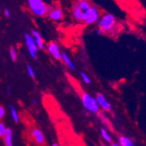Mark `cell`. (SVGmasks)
I'll return each mask as SVG.
<instances>
[{"mask_svg":"<svg viewBox=\"0 0 146 146\" xmlns=\"http://www.w3.org/2000/svg\"><path fill=\"white\" fill-rule=\"evenodd\" d=\"M5 115V109L3 106L0 105V119H2Z\"/></svg>","mask_w":146,"mask_h":146,"instance_id":"cell-22","label":"cell"},{"mask_svg":"<svg viewBox=\"0 0 146 146\" xmlns=\"http://www.w3.org/2000/svg\"><path fill=\"white\" fill-rule=\"evenodd\" d=\"M10 56L11 59L13 61V62H15L17 60V53L16 51H15V48H10Z\"/></svg>","mask_w":146,"mask_h":146,"instance_id":"cell-20","label":"cell"},{"mask_svg":"<svg viewBox=\"0 0 146 146\" xmlns=\"http://www.w3.org/2000/svg\"><path fill=\"white\" fill-rule=\"evenodd\" d=\"M99 29L102 33H109L114 32L116 27V20L113 15L105 13L100 19L97 21Z\"/></svg>","mask_w":146,"mask_h":146,"instance_id":"cell-1","label":"cell"},{"mask_svg":"<svg viewBox=\"0 0 146 146\" xmlns=\"http://www.w3.org/2000/svg\"><path fill=\"white\" fill-rule=\"evenodd\" d=\"M4 143L6 146H13V131L10 128H7L6 132L3 136Z\"/></svg>","mask_w":146,"mask_h":146,"instance_id":"cell-11","label":"cell"},{"mask_svg":"<svg viewBox=\"0 0 146 146\" xmlns=\"http://www.w3.org/2000/svg\"><path fill=\"white\" fill-rule=\"evenodd\" d=\"M28 5L31 12L36 16H45L51 10L50 6L42 0H28Z\"/></svg>","mask_w":146,"mask_h":146,"instance_id":"cell-2","label":"cell"},{"mask_svg":"<svg viewBox=\"0 0 146 146\" xmlns=\"http://www.w3.org/2000/svg\"><path fill=\"white\" fill-rule=\"evenodd\" d=\"M24 38H25L26 45H27V48L28 49L30 56L32 58L35 59V58H36V53L38 51V48H37V45H36L35 40H34L33 36L30 35L29 33H25Z\"/></svg>","mask_w":146,"mask_h":146,"instance_id":"cell-5","label":"cell"},{"mask_svg":"<svg viewBox=\"0 0 146 146\" xmlns=\"http://www.w3.org/2000/svg\"><path fill=\"white\" fill-rule=\"evenodd\" d=\"M96 100L98 102V105L100 108L101 107L103 110H105L106 111H110L111 110V105L110 104L109 102L106 100L105 96L102 94H96Z\"/></svg>","mask_w":146,"mask_h":146,"instance_id":"cell-7","label":"cell"},{"mask_svg":"<svg viewBox=\"0 0 146 146\" xmlns=\"http://www.w3.org/2000/svg\"><path fill=\"white\" fill-rule=\"evenodd\" d=\"M48 17L50 19L53 21H59L61 20L63 17V12L62 10L59 7L55 8L50 10L48 14Z\"/></svg>","mask_w":146,"mask_h":146,"instance_id":"cell-9","label":"cell"},{"mask_svg":"<svg viewBox=\"0 0 146 146\" xmlns=\"http://www.w3.org/2000/svg\"><path fill=\"white\" fill-rule=\"evenodd\" d=\"M10 114H11V116L13 119V121H15V123H18L19 121V116H18V113L17 112L16 109H15V106L14 105H10Z\"/></svg>","mask_w":146,"mask_h":146,"instance_id":"cell-16","label":"cell"},{"mask_svg":"<svg viewBox=\"0 0 146 146\" xmlns=\"http://www.w3.org/2000/svg\"><path fill=\"white\" fill-rule=\"evenodd\" d=\"M32 34L34 40H35V42H36V45H37V48L40 49V50H44L45 45H44L43 40H42V38L40 34L37 31L34 29L32 30Z\"/></svg>","mask_w":146,"mask_h":146,"instance_id":"cell-10","label":"cell"},{"mask_svg":"<svg viewBox=\"0 0 146 146\" xmlns=\"http://www.w3.org/2000/svg\"><path fill=\"white\" fill-rule=\"evenodd\" d=\"M77 2H78L79 7L83 12L88 10L91 7V5L87 0H78Z\"/></svg>","mask_w":146,"mask_h":146,"instance_id":"cell-15","label":"cell"},{"mask_svg":"<svg viewBox=\"0 0 146 146\" xmlns=\"http://www.w3.org/2000/svg\"><path fill=\"white\" fill-rule=\"evenodd\" d=\"M118 144L121 146H134L131 139L125 136H121L118 138Z\"/></svg>","mask_w":146,"mask_h":146,"instance_id":"cell-14","label":"cell"},{"mask_svg":"<svg viewBox=\"0 0 146 146\" xmlns=\"http://www.w3.org/2000/svg\"><path fill=\"white\" fill-rule=\"evenodd\" d=\"M100 133H101L102 137L105 139L107 143H111V142H112L111 137H110V135L108 134V132L106 131V130L105 129L102 128L101 129H100Z\"/></svg>","mask_w":146,"mask_h":146,"instance_id":"cell-17","label":"cell"},{"mask_svg":"<svg viewBox=\"0 0 146 146\" xmlns=\"http://www.w3.org/2000/svg\"><path fill=\"white\" fill-rule=\"evenodd\" d=\"M51 146H59V145H58V143H53V144Z\"/></svg>","mask_w":146,"mask_h":146,"instance_id":"cell-28","label":"cell"},{"mask_svg":"<svg viewBox=\"0 0 146 146\" xmlns=\"http://www.w3.org/2000/svg\"><path fill=\"white\" fill-rule=\"evenodd\" d=\"M83 105L86 110L92 113H98L100 112V106L96 98L93 97L88 93L83 92L81 96Z\"/></svg>","mask_w":146,"mask_h":146,"instance_id":"cell-3","label":"cell"},{"mask_svg":"<svg viewBox=\"0 0 146 146\" xmlns=\"http://www.w3.org/2000/svg\"><path fill=\"white\" fill-rule=\"evenodd\" d=\"M110 146H121L119 144H118V143H112L111 145H110Z\"/></svg>","mask_w":146,"mask_h":146,"instance_id":"cell-27","label":"cell"},{"mask_svg":"<svg viewBox=\"0 0 146 146\" xmlns=\"http://www.w3.org/2000/svg\"><path fill=\"white\" fill-rule=\"evenodd\" d=\"M6 130H7V128L5 125L2 122H0V137H2L5 135Z\"/></svg>","mask_w":146,"mask_h":146,"instance_id":"cell-21","label":"cell"},{"mask_svg":"<svg viewBox=\"0 0 146 146\" xmlns=\"http://www.w3.org/2000/svg\"><path fill=\"white\" fill-rule=\"evenodd\" d=\"M7 96H11V91H10V86L7 87Z\"/></svg>","mask_w":146,"mask_h":146,"instance_id":"cell-25","label":"cell"},{"mask_svg":"<svg viewBox=\"0 0 146 146\" xmlns=\"http://www.w3.org/2000/svg\"><path fill=\"white\" fill-rule=\"evenodd\" d=\"M101 146H108V145H105V143H102Z\"/></svg>","mask_w":146,"mask_h":146,"instance_id":"cell-29","label":"cell"},{"mask_svg":"<svg viewBox=\"0 0 146 146\" xmlns=\"http://www.w3.org/2000/svg\"><path fill=\"white\" fill-rule=\"evenodd\" d=\"M4 14H5L6 18H10V10H7V9H5V10H4Z\"/></svg>","mask_w":146,"mask_h":146,"instance_id":"cell-23","label":"cell"},{"mask_svg":"<svg viewBox=\"0 0 146 146\" xmlns=\"http://www.w3.org/2000/svg\"><path fill=\"white\" fill-rule=\"evenodd\" d=\"M32 104H33L35 106H36V105H38L39 104V102L38 100H36V99H34V100H32Z\"/></svg>","mask_w":146,"mask_h":146,"instance_id":"cell-24","label":"cell"},{"mask_svg":"<svg viewBox=\"0 0 146 146\" xmlns=\"http://www.w3.org/2000/svg\"><path fill=\"white\" fill-rule=\"evenodd\" d=\"M61 56H62V59L64 62V63L68 66L69 68L71 69V70H75V66L73 64V62H72L70 58H69L68 55L66 54L65 52H62L61 53Z\"/></svg>","mask_w":146,"mask_h":146,"instance_id":"cell-13","label":"cell"},{"mask_svg":"<svg viewBox=\"0 0 146 146\" xmlns=\"http://www.w3.org/2000/svg\"><path fill=\"white\" fill-rule=\"evenodd\" d=\"M31 134H32V136L33 137L36 144L42 145L45 143V137H44L43 134L40 129H39L37 128H34L31 131Z\"/></svg>","mask_w":146,"mask_h":146,"instance_id":"cell-8","label":"cell"},{"mask_svg":"<svg viewBox=\"0 0 146 146\" xmlns=\"http://www.w3.org/2000/svg\"><path fill=\"white\" fill-rule=\"evenodd\" d=\"M72 13L73 15L75 17V18L78 21H82V15H83V11L80 8L79 5H78V2H75L73 5L72 7Z\"/></svg>","mask_w":146,"mask_h":146,"instance_id":"cell-12","label":"cell"},{"mask_svg":"<svg viewBox=\"0 0 146 146\" xmlns=\"http://www.w3.org/2000/svg\"><path fill=\"white\" fill-rule=\"evenodd\" d=\"M47 50L51 54L52 56L56 60H62L61 56V51L58 44L55 42H51L47 46Z\"/></svg>","mask_w":146,"mask_h":146,"instance_id":"cell-6","label":"cell"},{"mask_svg":"<svg viewBox=\"0 0 146 146\" xmlns=\"http://www.w3.org/2000/svg\"><path fill=\"white\" fill-rule=\"evenodd\" d=\"M96 33H97V34H98V35H100V34H102V31H101V30H100V29H96Z\"/></svg>","mask_w":146,"mask_h":146,"instance_id":"cell-26","label":"cell"},{"mask_svg":"<svg viewBox=\"0 0 146 146\" xmlns=\"http://www.w3.org/2000/svg\"><path fill=\"white\" fill-rule=\"evenodd\" d=\"M100 12L98 9L95 7H91L88 10L83 12L82 15V21L86 24H92L96 23L99 20Z\"/></svg>","mask_w":146,"mask_h":146,"instance_id":"cell-4","label":"cell"},{"mask_svg":"<svg viewBox=\"0 0 146 146\" xmlns=\"http://www.w3.org/2000/svg\"><path fill=\"white\" fill-rule=\"evenodd\" d=\"M80 76L82 78V80H83L86 84H90L91 83V80H90V78H88V75H86V73L83 72H80Z\"/></svg>","mask_w":146,"mask_h":146,"instance_id":"cell-18","label":"cell"},{"mask_svg":"<svg viewBox=\"0 0 146 146\" xmlns=\"http://www.w3.org/2000/svg\"><path fill=\"white\" fill-rule=\"evenodd\" d=\"M27 73H28V75H29L31 78H34L35 77V72L34 71L33 68H32V66L29 64L27 65Z\"/></svg>","mask_w":146,"mask_h":146,"instance_id":"cell-19","label":"cell"}]
</instances>
